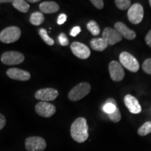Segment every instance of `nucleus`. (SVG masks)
Wrapping results in <instances>:
<instances>
[{"mask_svg":"<svg viewBox=\"0 0 151 151\" xmlns=\"http://www.w3.org/2000/svg\"><path fill=\"white\" fill-rule=\"evenodd\" d=\"M88 123L86 118H78L73 121L71 126V136L75 141L78 143H83L89 137Z\"/></svg>","mask_w":151,"mask_h":151,"instance_id":"1","label":"nucleus"},{"mask_svg":"<svg viewBox=\"0 0 151 151\" xmlns=\"http://www.w3.org/2000/svg\"><path fill=\"white\" fill-rule=\"evenodd\" d=\"M90 90H91V86L89 83H81L73 87L72 89L69 91V94H68V98L72 101H78V100L83 99L88 95L90 93Z\"/></svg>","mask_w":151,"mask_h":151,"instance_id":"2","label":"nucleus"},{"mask_svg":"<svg viewBox=\"0 0 151 151\" xmlns=\"http://www.w3.org/2000/svg\"><path fill=\"white\" fill-rule=\"evenodd\" d=\"M21 36V30L16 26H11L0 32V41L4 43H11L16 42Z\"/></svg>","mask_w":151,"mask_h":151,"instance_id":"3","label":"nucleus"},{"mask_svg":"<svg viewBox=\"0 0 151 151\" xmlns=\"http://www.w3.org/2000/svg\"><path fill=\"white\" fill-rule=\"evenodd\" d=\"M119 60L121 65L132 72H137L139 69L138 60L129 52H122L119 56Z\"/></svg>","mask_w":151,"mask_h":151,"instance_id":"4","label":"nucleus"},{"mask_svg":"<svg viewBox=\"0 0 151 151\" xmlns=\"http://www.w3.org/2000/svg\"><path fill=\"white\" fill-rule=\"evenodd\" d=\"M24 146L27 151H43L46 148V141L41 137H30L25 139Z\"/></svg>","mask_w":151,"mask_h":151,"instance_id":"5","label":"nucleus"},{"mask_svg":"<svg viewBox=\"0 0 151 151\" xmlns=\"http://www.w3.org/2000/svg\"><path fill=\"white\" fill-rule=\"evenodd\" d=\"M24 60V55L18 51H7L1 56V61L6 65H16L22 63Z\"/></svg>","mask_w":151,"mask_h":151,"instance_id":"6","label":"nucleus"},{"mask_svg":"<svg viewBox=\"0 0 151 151\" xmlns=\"http://www.w3.org/2000/svg\"><path fill=\"white\" fill-rule=\"evenodd\" d=\"M143 14L144 11L143 6L139 3H135L129 7L127 12V17L130 22L137 24L142 21Z\"/></svg>","mask_w":151,"mask_h":151,"instance_id":"7","label":"nucleus"},{"mask_svg":"<svg viewBox=\"0 0 151 151\" xmlns=\"http://www.w3.org/2000/svg\"><path fill=\"white\" fill-rule=\"evenodd\" d=\"M59 95V92L55 89L51 88H42L37 90L35 94V97L38 100H41V101H53Z\"/></svg>","mask_w":151,"mask_h":151,"instance_id":"8","label":"nucleus"},{"mask_svg":"<svg viewBox=\"0 0 151 151\" xmlns=\"http://www.w3.org/2000/svg\"><path fill=\"white\" fill-rule=\"evenodd\" d=\"M35 111L39 116L44 118H50L56 112L55 106L46 101H40L35 106Z\"/></svg>","mask_w":151,"mask_h":151,"instance_id":"9","label":"nucleus"},{"mask_svg":"<svg viewBox=\"0 0 151 151\" xmlns=\"http://www.w3.org/2000/svg\"><path fill=\"white\" fill-rule=\"evenodd\" d=\"M71 50L75 56L81 60L88 59L91 53L90 48L86 45L77 41H74L71 43Z\"/></svg>","mask_w":151,"mask_h":151,"instance_id":"10","label":"nucleus"},{"mask_svg":"<svg viewBox=\"0 0 151 151\" xmlns=\"http://www.w3.org/2000/svg\"><path fill=\"white\" fill-rule=\"evenodd\" d=\"M109 70L110 76L113 81L119 82L123 80L124 77V71L123 67L120 62L117 61H111L109 63Z\"/></svg>","mask_w":151,"mask_h":151,"instance_id":"11","label":"nucleus"},{"mask_svg":"<svg viewBox=\"0 0 151 151\" xmlns=\"http://www.w3.org/2000/svg\"><path fill=\"white\" fill-rule=\"evenodd\" d=\"M102 38L108 43L109 45L113 46L122 41V37L115 29L106 27L102 32Z\"/></svg>","mask_w":151,"mask_h":151,"instance_id":"12","label":"nucleus"},{"mask_svg":"<svg viewBox=\"0 0 151 151\" xmlns=\"http://www.w3.org/2000/svg\"><path fill=\"white\" fill-rule=\"evenodd\" d=\"M6 75L8 76L9 78L20 81H29L31 78V74L28 71L18 68L9 69L6 71Z\"/></svg>","mask_w":151,"mask_h":151,"instance_id":"13","label":"nucleus"},{"mask_svg":"<svg viewBox=\"0 0 151 151\" xmlns=\"http://www.w3.org/2000/svg\"><path fill=\"white\" fill-rule=\"evenodd\" d=\"M124 102L130 113L138 114L141 112V106L137 98L131 94H127L124 98Z\"/></svg>","mask_w":151,"mask_h":151,"instance_id":"14","label":"nucleus"},{"mask_svg":"<svg viewBox=\"0 0 151 151\" xmlns=\"http://www.w3.org/2000/svg\"><path fill=\"white\" fill-rule=\"evenodd\" d=\"M115 29L122 36V37L125 38L128 40H133L136 38L135 32L133 30L130 29L129 28L127 27L125 24L122 22H118L115 24L114 25Z\"/></svg>","mask_w":151,"mask_h":151,"instance_id":"15","label":"nucleus"},{"mask_svg":"<svg viewBox=\"0 0 151 151\" xmlns=\"http://www.w3.org/2000/svg\"><path fill=\"white\" fill-rule=\"evenodd\" d=\"M39 9L41 12L43 14H53L60 10V6L55 1H42L39 5Z\"/></svg>","mask_w":151,"mask_h":151,"instance_id":"16","label":"nucleus"},{"mask_svg":"<svg viewBox=\"0 0 151 151\" xmlns=\"http://www.w3.org/2000/svg\"><path fill=\"white\" fill-rule=\"evenodd\" d=\"M90 46L96 51H104L108 47V43L101 38H94L90 41Z\"/></svg>","mask_w":151,"mask_h":151,"instance_id":"17","label":"nucleus"},{"mask_svg":"<svg viewBox=\"0 0 151 151\" xmlns=\"http://www.w3.org/2000/svg\"><path fill=\"white\" fill-rule=\"evenodd\" d=\"M12 4L15 9L22 13H27L29 10V4L24 0H14Z\"/></svg>","mask_w":151,"mask_h":151,"instance_id":"18","label":"nucleus"},{"mask_svg":"<svg viewBox=\"0 0 151 151\" xmlns=\"http://www.w3.org/2000/svg\"><path fill=\"white\" fill-rule=\"evenodd\" d=\"M44 20L45 18L43 14L41 12H39V11L32 13L29 18V21L31 24L35 26L40 25L44 22Z\"/></svg>","mask_w":151,"mask_h":151,"instance_id":"19","label":"nucleus"},{"mask_svg":"<svg viewBox=\"0 0 151 151\" xmlns=\"http://www.w3.org/2000/svg\"><path fill=\"white\" fill-rule=\"evenodd\" d=\"M87 29L93 36H97L100 33V28L97 22L94 20H90V21L87 24Z\"/></svg>","mask_w":151,"mask_h":151,"instance_id":"20","label":"nucleus"},{"mask_svg":"<svg viewBox=\"0 0 151 151\" xmlns=\"http://www.w3.org/2000/svg\"><path fill=\"white\" fill-rule=\"evenodd\" d=\"M151 133V121L145 122L138 129V134L141 137H144Z\"/></svg>","mask_w":151,"mask_h":151,"instance_id":"21","label":"nucleus"},{"mask_svg":"<svg viewBox=\"0 0 151 151\" xmlns=\"http://www.w3.org/2000/svg\"><path fill=\"white\" fill-rule=\"evenodd\" d=\"M39 34L41 37V39H43V41H44L47 45H48V46H52V45L54 44V40L52 38L49 37L46 29H43V28H41V29H39Z\"/></svg>","mask_w":151,"mask_h":151,"instance_id":"22","label":"nucleus"},{"mask_svg":"<svg viewBox=\"0 0 151 151\" xmlns=\"http://www.w3.org/2000/svg\"><path fill=\"white\" fill-rule=\"evenodd\" d=\"M114 2L116 4V6L122 11L127 10L131 6V1L130 0H115Z\"/></svg>","mask_w":151,"mask_h":151,"instance_id":"23","label":"nucleus"},{"mask_svg":"<svg viewBox=\"0 0 151 151\" xmlns=\"http://www.w3.org/2000/svg\"><path fill=\"white\" fill-rule=\"evenodd\" d=\"M108 116L109 119L113 122H118L121 120V113H120V111L118 107H117L114 112L111 113V114H109Z\"/></svg>","mask_w":151,"mask_h":151,"instance_id":"24","label":"nucleus"},{"mask_svg":"<svg viewBox=\"0 0 151 151\" xmlns=\"http://www.w3.org/2000/svg\"><path fill=\"white\" fill-rule=\"evenodd\" d=\"M117 107H118L117 106L113 104L105 103V104L103 106V111L109 115L114 112Z\"/></svg>","mask_w":151,"mask_h":151,"instance_id":"25","label":"nucleus"},{"mask_svg":"<svg viewBox=\"0 0 151 151\" xmlns=\"http://www.w3.org/2000/svg\"><path fill=\"white\" fill-rule=\"evenodd\" d=\"M142 69L147 74L151 75V58H148L142 64Z\"/></svg>","mask_w":151,"mask_h":151,"instance_id":"26","label":"nucleus"},{"mask_svg":"<svg viewBox=\"0 0 151 151\" xmlns=\"http://www.w3.org/2000/svg\"><path fill=\"white\" fill-rule=\"evenodd\" d=\"M58 39H59L60 44L62 46H67L69 45V39L67 37V35L65 33H61L58 37Z\"/></svg>","mask_w":151,"mask_h":151,"instance_id":"27","label":"nucleus"},{"mask_svg":"<svg viewBox=\"0 0 151 151\" xmlns=\"http://www.w3.org/2000/svg\"><path fill=\"white\" fill-rule=\"evenodd\" d=\"M90 2L98 9H102L104 8V1L102 0H91Z\"/></svg>","mask_w":151,"mask_h":151,"instance_id":"28","label":"nucleus"},{"mask_svg":"<svg viewBox=\"0 0 151 151\" xmlns=\"http://www.w3.org/2000/svg\"><path fill=\"white\" fill-rule=\"evenodd\" d=\"M67 15L65 14H61L59 16H58L57 22H58V24L61 25V24H64L66 22V20H67Z\"/></svg>","mask_w":151,"mask_h":151,"instance_id":"29","label":"nucleus"},{"mask_svg":"<svg viewBox=\"0 0 151 151\" xmlns=\"http://www.w3.org/2000/svg\"><path fill=\"white\" fill-rule=\"evenodd\" d=\"M81 27H79V26H76V27H74L72 29H71V31L70 32V35L71 36V37H75L81 32Z\"/></svg>","mask_w":151,"mask_h":151,"instance_id":"30","label":"nucleus"},{"mask_svg":"<svg viewBox=\"0 0 151 151\" xmlns=\"http://www.w3.org/2000/svg\"><path fill=\"white\" fill-rule=\"evenodd\" d=\"M6 123V120L4 116L0 113V130H1L5 127Z\"/></svg>","mask_w":151,"mask_h":151,"instance_id":"31","label":"nucleus"},{"mask_svg":"<svg viewBox=\"0 0 151 151\" xmlns=\"http://www.w3.org/2000/svg\"><path fill=\"white\" fill-rule=\"evenodd\" d=\"M145 41H146L147 45L151 48V29L148 32L146 37H145Z\"/></svg>","mask_w":151,"mask_h":151,"instance_id":"32","label":"nucleus"},{"mask_svg":"<svg viewBox=\"0 0 151 151\" xmlns=\"http://www.w3.org/2000/svg\"><path fill=\"white\" fill-rule=\"evenodd\" d=\"M105 103H111V104H113L117 106V103H116V100H115L114 99H113V98H109V99L106 101Z\"/></svg>","mask_w":151,"mask_h":151,"instance_id":"33","label":"nucleus"},{"mask_svg":"<svg viewBox=\"0 0 151 151\" xmlns=\"http://www.w3.org/2000/svg\"><path fill=\"white\" fill-rule=\"evenodd\" d=\"M13 1H10V0H0V4L1 3H9L12 2Z\"/></svg>","mask_w":151,"mask_h":151,"instance_id":"34","label":"nucleus"},{"mask_svg":"<svg viewBox=\"0 0 151 151\" xmlns=\"http://www.w3.org/2000/svg\"><path fill=\"white\" fill-rule=\"evenodd\" d=\"M39 0H29V1H27V2H30V3H36V2H38Z\"/></svg>","mask_w":151,"mask_h":151,"instance_id":"35","label":"nucleus"},{"mask_svg":"<svg viewBox=\"0 0 151 151\" xmlns=\"http://www.w3.org/2000/svg\"><path fill=\"white\" fill-rule=\"evenodd\" d=\"M149 4H150V6H151V0H150V1H149Z\"/></svg>","mask_w":151,"mask_h":151,"instance_id":"36","label":"nucleus"}]
</instances>
